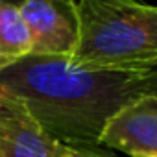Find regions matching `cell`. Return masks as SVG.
I'll list each match as a JSON object with an SVG mask.
<instances>
[{
	"label": "cell",
	"instance_id": "8992f818",
	"mask_svg": "<svg viewBox=\"0 0 157 157\" xmlns=\"http://www.w3.org/2000/svg\"><path fill=\"white\" fill-rule=\"evenodd\" d=\"M32 54L30 32L19 6L0 0V72Z\"/></svg>",
	"mask_w": 157,
	"mask_h": 157
},
{
	"label": "cell",
	"instance_id": "3957f363",
	"mask_svg": "<svg viewBox=\"0 0 157 157\" xmlns=\"http://www.w3.org/2000/svg\"><path fill=\"white\" fill-rule=\"evenodd\" d=\"M17 6L30 32V56L72 57L80 39L78 13L72 0H26Z\"/></svg>",
	"mask_w": 157,
	"mask_h": 157
},
{
	"label": "cell",
	"instance_id": "7a4b0ae2",
	"mask_svg": "<svg viewBox=\"0 0 157 157\" xmlns=\"http://www.w3.org/2000/svg\"><path fill=\"white\" fill-rule=\"evenodd\" d=\"M74 6L80 24L74 65L124 72L157 65V6L133 0H78Z\"/></svg>",
	"mask_w": 157,
	"mask_h": 157
},
{
	"label": "cell",
	"instance_id": "6da1fadb",
	"mask_svg": "<svg viewBox=\"0 0 157 157\" xmlns=\"http://www.w3.org/2000/svg\"><path fill=\"white\" fill-rule=\"evenodd\" d=\"M0 87L21 100L52 139L74 148L100 146L107 122L150 94L140 72L85 68L52 56H28L2 70Z\"/></svg>",
	"mask_w": 157,
	"mask_h": 157
},
{
	"label": "cell",
	"instance_id": "5b68a950",
	"mask_svg": "<svg viewBox=\"0 0 157 157\" xmlns=\"http://www.w3.org/2000/svg\"><path fill=\"white\" fill-rule=\"evenodd\" d=\"M100 146L129 157H157V94L124 105L107 122Z\"/></svg>",
	"mask_w": 157,
	"mask_h": 157
},
{
	"label": "cell",
	"instance_id": "52a82bcc",
	"mask_svg": "<svg viewBox=\"0 0 157 157\" xmlns=\"http://www.w3.org/2000/svg\"><path fill=\"white\" fill-rule=\"evenodd\" d=\"M113 153L107 151L105 148H100V146H94V148H74V146H68V151H67V157H111Z\"/></svg>",
	"mask_w": 157,
	"mask_h": 157
},
{
	"label": "cell",
	"instance_id": "9c48e42d",
	"mask_svg": "<svg viewBox=\"0 0 157 157\" xmlns=\"http://www.w3.org/2000/svg\"><path fill=\"white\" fill-rule=\"evenodd\" d=\"M111 157H115V155H111Z\"/></svg>",
	"mask_w": 157,
	"mask_h": 157
},
{
	"label": "cell",
	"instance_id": "ba28073f",
	"mask_svg": "<svg viewBox=\"0 0 157 157\" xmlns=\"http://www.w3.org/2000/svg\"><path fill=\"white\" fill-rule=\"evenodd\" d=\"M140 74L144 76V80L150 87V94H157V65H153L151 68H148Z\"/></svg>",
	"mask_w": 157,
	"mask_h": 157
},
{
	"label": "cell",
	"instance_id": "277c9868",
	"mask_svg": "<svg viewBox=\"0 0 157 157\" xmlns=\"http://www.w3.org/2000/svg\"><path fill=\"white\" fill-rule=\"evenodd\" d=\"M68 146L52 139L26 105L0 87V157H67Z\"/></svg>",
	"mask_w": 157,
	"mask_h": 157
}]
</instances>
